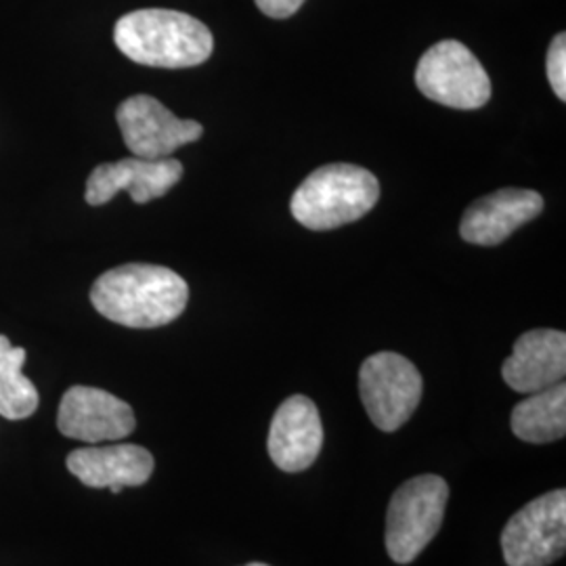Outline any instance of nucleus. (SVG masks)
<instances>
[{
  "mask_svg": "<svg viewBox=\"0 0 566 566\" xmlns=\"http://www.w3.org/2000/svg\"><path fill=\"white\" fill-rule=\"evenodd\" d=\"M380 198L378 179L355 164H327L296 189L290 210L311 231H332L365 217Z\"/></svg>",
  "mask_w": 566,
  "mask_h": 566,
  "instance_id": "obj_3",
  "label": "nucleus"
},
{
  "mask_svg": "<svg viewBox=\"0 0 566 566\" xmlns=\"http://www.w3.org/2000/svg\"><path fill=\"white\" fill-rule=\"evenodd\" d=\"M57 428L67 439L88 446L122 441L137 428L135 411L112 392L93 386H72L60 403Z\"/></svg>",
  "mask_w": 566,
  "mask_h": 566,
  "instance_id": "obj_9",
  "label": "nucleus"
},
{
  "mask_svg": "<svg viewBox=\"0 0 566 566\" xmlns=\"http://www.w3.org/2000/svg\"><path fill=\"white\" fill-rule=\"evenodd\" d=\"M67 470L93 489L122 493L124 486H142L154 474V455L142 446H93L76 449L65 460Z\"/></svg>",
  "mask_w": 566,
  "mask_h": 566,
  "instance_id": "obj_14",
  "label": "nucleus"
},
{
  "mask_svg": "<svg viewBox=\"0 0 566 566\" xmlns=\"http://www.w3.org/2000/svg\"><path fill=\"white\" fill-rule=\"evenodd\" d=\"M544 210V198L533 189H500L468 206L462 217L460 233L474 245H500L521 229L537 219Z\"/></svg>",
  "mask_w": 566,
  "mask_h": 566,
  "instance_id": "obj_12",
  "label": "nucleus"
},
{
  "mask_svg": "<svg viewBox=\"0 0 566 566\" xmlns=\"http://www.w3.org/2000/svg\"><path fill=\"white\" fill-rule=\"evenodd\" d=\"M11 348V343H9V338L7 336H0V357L7 353Z\"/></svg>",
  "mask_w": 566,
  "mask_h": 566,
  "instance_id": "obj_19",
  "label": "nucleus"
},
{
  "mask_svg": "<svg viewBox=\"0 0 566 566\" xmlns=\"http://www.w3.org/2000/svg\"><path fill=\"white\" fill-rule=\"evenodd\" d=\"M565 374L566 334L544 327L525 332L502 365L504 382L523 395L560 385Z\"/></svg>",
  "mask_w": 566,
  "mask_h": 566,
  "instance_id": "obj_13",
  "label": "nucleus"
},
{
  "mask_svg": "<svg viewBox=\"0 0 566 566\" xmlns=\"http://www.w3.org/2000/svg\"><path fill=\"white\" fill-rule=\"evenodd\" d=\"M449 485L437 474L405 481L386 512V552L397 565L413 563L446 518Z\"/></svg>",
  "mask_w": 566,
  "mask_h": 566,
  "instance_id": "obj_4",
  "label": "nucleus"
},
{
  "mask_svg": "<svg viewBox=\"0 0 566 566\" xmlns=\"http://www.w3.org/2000/svg\"><path fill=\"white\" fill-rule=\"evenodd\" d=\"M114 41L135 63L181 70L212 55L214 39L202 21L172 9H139L126 13L114 28Z\"/></svg>",
  "mask_w": 566,
  "mask_h": 566,
  "instance_id": "obj_2",
  "label": "nucleus"
},
{
  "mask_svg": "<svg viewBox=\"0 0 566 566\" xmlns=\"http://www.w3.org/2000/svg\"><path fill=\"white\" fill-rule=\"evenodd\" d=\"M566 491L535 497L504 526L502 552L507 566H549L565 556Z\"/></svg>",
  "mask_w": 566,
  "mask_h": 566,
  "instance_id": "obj_7",
  "label": "nucleus"
},
{
  "mask_svg": "<svg viewBox=\"0 0 566 566\" xmlns=\"http://www.w3.org/2000/svg\"><path fill=\"white\" fill-rule=\"evenodd\" d=\"M512 432L533 446H546L565 439L566 434V386H549L533 392L528 399L512 409Z\"/></svg>",
  "mask_w": 566,
  "mask_h": 566,
  "instance_id": "obj_15",
  "label": "nucleus"
},
{
  "mask_svg": "<svg viewBox=\"0 0 566 566\" xmlns=\"http://www.w3.org/2000/svg\"><path fill=\"white\" fill-rule=\"evenodd\" d=\"M254 2L264 15L273 18V20H285V18L294 15L304 4V0H254Z\"/></svg>",
  "mask_w": 566,
  "mask_h": 566,
  "instance_id": "obj_18",
  "label": "nucleus"
},
{
  "mask_svg": "<svg viewBox=\"0 0 566 566\" xmlns=\"http://www.w3.org/2000/svg\"><path fill=\"white\" fill-rule=\"evenodd\" d=\"M359 392L371 424L395 432L418 409L424 382L418 367L399 353H376L359 371Z\"/></svg>",
  "mask_w": 566,
  "mask_h": 566,
  "instance_id": "obj_5",
  "label": "nucleus"
},
{
  "mask_svg": "<svg viewBox=\"0 0 566 566\" xmlns=\"http://www.w3.org/2000/svg\"><path fill=\"white\" fill-rule=\"evenodd\" d=\"M547 81L552 84L556 97L566 102V36L558 34L549 49L546 61Z\"/></svg>",
  "mask_w": 566,
  "mask_h": 566,
  "instance_id": "obj_17",
  "label": "nucleus"
},
{
  "mask_svg": "<svg viewBox=\"0 0 566 566\" xmlns=\"http://www.w3.org/2000/svg\"><path fill=\"white\" fill-rule=\"evenodd\" d=\"M181 177L182 164L179 160H143L130 156L118 163L97 166L86 181L84 198L91 206H103L120 191H128L133 202L147 203L166 196L181 181Z\"/></svg>",
  "mask_w": 566,
  "mask_h": 566,
  "instance_id": "obj_10",
  "label": "nucleus"
},
{
  "mask_svg": "<svg viewBox=\"0 0 566 566\" xmlns=\"http://www.w3.org/2000/svg\"><path fill=\"white\" fill-rule=\"evenodd\" d=\"M420 93L453 109H479L491 99V78L483 63L458 41L430 46L416 67Z\"/></svg>",
  "mask_w": 566,
  "mask_h": 566,
  "instance_id": "obj_6",
  "label": "nucleus"
},
{
  "mask_svg": "<svg viewBox=\"0 0 566 566\" xmlns=\"http://www.w3.org/2000/svg\"><path fill=\"white\" fill-rule=\"evenodd\" d=\"M122 139L135 158L164 160L179 147L198 142L203 126L196 120H181L163 103L149 95H135L116 109Z\"/></svg>",
  "mask_w": 566,
  "mask_h": 566,
  "instance_id": "obj_8",
  "label": "nucleus"
},
{
  "mask_svg": "<svg viewBox=\"0 0 566 566\" xmlns=\"http://www.w3.org/2000/svg\"><path fill=\"white\" fill-rule=\"evenodd\" d=\"M91 303L114 324L151 329L181 317L189 303V285L168 266L122 264L97 277Z\"/></svg>",
  "mask_w": 566,
  "mask_h": 566,
  "instance_id": "obj_1",
  "label": "nucleus"
},
{
  "mask_svg": "<svg viewBox=\"0 0 566 566\" xmlns=\"http://www.w3.org/2000/svg\"><path fill=\"white\" fill-rule=\"evenodd\" d=\"M324 447V424L317 405L304 395L285 399L269 428L266 451L283 472H303L315 464Z\"/></svg>",
  "mask_w": 566,
  "mask_h": 566,
  "instance_id": "obj_11",
  "label": "nucleus"
},
{
  "mask_svg": "<svg viewBox=\"0 0 566 566\" xmlns=\"http://www.w3.org/2000/svg\"><path fill=\"white\" fill-rule=\"evenodd\" d=\"M25 350L11 346L0 357V416L7 420H25L39 409L41 397L36 386L23 376Z\"/></svg>",
  "mask_w": 566,
  "mask_h": 566,
  "instance_id": "obj_16",
  "label": "nucleus"
},
{
  "mask_svg": "<svg viewBox=\"0 0 566 566\" xmlns=\"http://www.w3.org/2000/svg\"><path fill=\"white\" fill-rule=\"evenodd\" d=\"M245 566H269V565H263V563H250V565H245Z\"/></svg>",
  "mask_w": 566,
  "mask_h": 566,
  "instance_id": "obj_20",
  "label": "nucleus"
}]
</instances>
